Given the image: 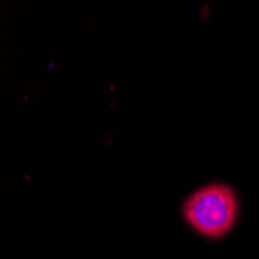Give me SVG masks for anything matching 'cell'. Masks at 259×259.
<instances>
[{
    "instance_id": "cell-1",
    "label": "cell",
    "mask_w": 259,
    "mask_h": 259,
    "mask_svg": "<svg viewBox=\"0 0 259 259\" xmlns=\"http://www.w3.org/2000/svg\"><path fill=\"white\" fill-rule=\"evenodd\" d=\"M180 209L188 227L199 236L221 241L238 221L239 199L230 185L211 182L188 194Z\"/></svg>"
}]
</instances>
